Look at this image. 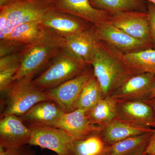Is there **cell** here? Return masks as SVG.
<instances>
[{
	"label": "cell",
	"instance_id": "14",
	"mask_svg": "<svg viewBox=\"0 0 155 155\" xmlns=\"http://www.w3.org/2000/svg\"><path fill=\"white\" fill-rule=\"evenodd\" d=\"M53 10L65 12L95 25L107 21L111 13L93 7L90 0H51Z\"/></svg>",
	"mask_w": 155,
	"mask_h": 155
},
{
	"label": "cell",
	"instance_id": "25",
	"mask_svg": "<svg viewBox=\"0 0 155 155\" xmlns=\"http://www.w3.org/2000/svg\"><path fill=\"white\" fill-rule=\"evenodd\" d=\"M102 98V90L94 75L82 90L78 101L76 109L87 113Z\"/></svg>",
	"mask_w": 155,
	"mask_h": 155
},
{
	"label": "cell",
	"instance_id": "35",
	"mask_svg": "<svg viewBox=\"0 0 155 155\" xmlns=\"http://www.w3.org/2000/svg\"><path fill=\"white\" fill-rule=\"evenodd\" d=\"M155 97V86L153 89V90L152 91L151 93L150 96V98L154 97Z\"/></svg>",
	"mask_w": 155,
	"mask_h": 155
},
{
	"label": "cell",
	"instance_id": "1",
	"mask_svg": "<svg viewBox=\"0 0 155 155\" xmlns=\"http://www.w3.org/2000/svg\"><path fill=\"white\" fill-rule=\"evenodd\" d=\"M66 46L64 37L51 28L46 27L40 37L27 45L21 52V64L13 81L33 80L38 73L49 65L60 50Z\"/></svg>",
	"mask_w": 155,
	"mask_h": 155
},
{
	"label": "cell",
	"instance_id": "7",
	"mask_svg": "<svg viewBox=\"0 0 155 155\" xmlns=\"http://www.w3.org/2000/svg\"><path fill=\"white\" fill-rule=\"evenodd\" d=\"M94 27L99 40L122 54L137 52L153 48L152 44L130 36L109 21L94 25Z\"/></svg>",
	"mask_w": 155,
	"mask_h": 155
},
{
	"label": "cell",
	"instance_id": "22",
	"mask_svg": "<svg viewBox=\"0 0 155 155\" xmlns=\"http://www.w3.org/2000/svg\"><path fill=\"white\" fill-rule=\"evenodd\" d=\"M86 114L91 123L103 127L117 117V102L111 97L104 98Z\"/></svg>",
	"mask_w": 155,
	"mask_h": 155
},
{
	"label": "cell",
	"instance_id": "33",
	"mask_svg": "<svg viewBox=\"0 0 155 155\" xmlns=\"http://www.w3.org/2000/svg\"><path fill=\"white\" fill-rule=\"evenodd\" d=\"M18 155H36L32 151L27 149L24 148L23 147L20 149Z\"/></svg>",
	"mask_w": 155,
	"mask_h": 155
},
{
	"label": "cell",
	"instance_id": "36",
	"mask_svg": "<svg viewBox=\"0 0 155 155\" xmlns=\"http://www.w3.org/2000/svg\"><path fill=\"white\" fill-rule=\"evenodd\" d=\"M147 2H150L152 3L155 5V0H147Z\"/></svg>",
	"mask_w": 155,
	"mask_h": 155
},
{
	"label": "cell",
	"instance_id": "5",
	"mask_svg": "<svg viewBox=\"0 0 155 155\" xmlns=\"http://www.w3.org/2000/svg\"><path fill=\"white\" fill-rule=\"evenodd\" d=\"M32 80L26 79L15 81L7 93L1 118L9 115L22 116L38 103L49 101L45 91L32 84Z\"/></svg>",
	"mask_w": 155,
	"mask_h": 155
},
{
	"label": "cell",
	"instance_id": "37",
	"mask_svg": "<svg viewBox=\"0 0 155 155\" xmlns=\"http://www.w3.org/2000/svg\"><path fill=\"white\" fill-rule=\"evenodd\" d=\"M51 155H60V154H53Z\"/></svg>",
	"mask_w": 155,
	"mask_h": 155
},
{
	"label": "cell",
	"instance_id": "39",
	"mask_svg": "<svg viewBox=\"0 0 155 155\" xmlns=\"http://www.w3.org/2000/svg\"></svg>",
	"mask_w": 155,
	"mask_h": 155
},
{
	"label": "cell",
	"instance_id": "13",
	"mask_svg": "<svg viewBox=\"0 0 155 155\" xmlns=\"http://www.w3.org/2000/svg\"><path fill=\"white\" fill-rule=\"evenodd\" d=\"M65 130L74 140L86 138L100 132L101 127L94 125L84 111L79 109L64 113L51 126Z\"/></svg>",
	"mask_w": 155,
	"mask_h": 155
},
{
	"label": "cell",
	"instance_id": "9",
	"mask_svg": "<svg viewBox=\"0 0 155 155\" xmlns=\"http://www.w3.org/2000/svg\"><path fill=\"white\" fill-rule=\"evenodd\" d=\"M155 86V74L143 73L131 76L110 96L116 102L147 101Z\"/></svg>",
	"mask_w": 155,
	"mask_h": 155
},
{
	"label": "cell",
	"instance_id": "24",
	"mask_svg": "<svg viewBox=\"0 0 155 155\" xmlns=\"http://www.w3.org/2000/svg\"><path fill=\"white\" fill-rule=\"evenodd\" d=\"M107 146L99 132H97L86 138L74 140L71 155H105Z\"/></svg>",
	"mask_w": 155,
	"mask_h": 155
},
{
	"label": "cell",
	"instance_id": "23",
	"mask_svg": "<svg viewBox=\"0 0 155 155\" xmlns=\"http://www.w3.org/2000/svg\"><path fill=\"white\" fill-rule=\"evenodd\" d=\"M45 28L39 21L22 23L14 27L4 39L13 41L27 45L40 37Z\"/></svg>",
	"mask_w": 155,
	"mask_h": 155
},
{
	"label": "cell",
	"instance_id": "30",
	"mask_svg": "<svg viewBox=\"0 0 155 155\" xmlns=\"http://www.w3.org/2000/svg\"><path fill=\"white\" fill-rule=\"evenodd\" d=\"M145 154H155V129L150 139Z\"/></svg>",
	"mask_w": 155,
	"mask_h": 155
},
{
	"label": "cell",
	"instance_id": "12",
	"mask_svg": "<svg viewBox=\"0 0 155 155\" xmlns=\"http://www.w3.org/2000/svg\"><path fill=\"white\" fill-rule=\"evenodd\" d=\"M39 22L45 27L51 28L64 38L91 28L94 25L72 14L50 10Z\"/></svg>",
	"mask_w": 155,
	"mask_h": 155
},
{
	"label": "cell",
	"instance_id": "32",
	"mask_svg": "<svg viewBox=\"0 0 155 155\" xmlns=\"http://www.w3.org/2000/svg\"><path fill=\"white\" fill-rule=\"evenodd\" d=\"M29 0H0V8L11 5L13 3Z\"/></svg>",
	"mask_w": 155,
	"mask_h": 155
},
{
	"label": "cell",
	"instance_id": "3",
	"mask_svg": "<svg viewBox=\"0 0 155 155\" xmlns=\"http://www.w3.org/2000/svg\"><path fill=\"white\" fill-rule=\"evenodd\" d=\"M66 46L56 55L48 67L32 81V84L45 91L81 75L88 69Z\"/></svg>",
	"mask_w": 155,
	"mask_h": 155
},
{
	"label": "cell",
	"instance_id": "21",
	"mask_svg": "<svg viewBox=\"0 0 155 155\" xmlns=\"http://www.w3.org/2000/svg\"><path fill=\"white\" fill-rule=\"evenodd\" d=\"M95 8L107 11L111 14L138 11L147 13V0H90Z\"/></svg>",
	"mask_w": 155,
	"mask_h": 155
},
{
	"label": "cell",
	"instance_id": "27",
	"mask_svg": "<svg viewBox=\"0 0 155 155\" xmlns=\"http://www.w3.org/2000/svg\"><path fill=\"white\" fill-rule=\"evenodd\" d=\"M27 45L9 40H0V58L14 53L20 52Z\"/></svg>",
	"mask_w": 155,
	"mask_h": 155
},
{
	"label": "cell",
	"instance_id": "20",
	"mask_svg": "<svg viewBox=\"0 0 155 155\" xmlns=\"http://www.w3.org/2000/svg\"><path fill=\"white\" fill-rule=\"evenodd\" d=\"M125 64L136 74H155V49H147L140 51L123 54Z\"/></svg>",
	"mask_w": 155,
	"mask_h": 155
},
{
	"label": "cell",
	"instance_id": "29",
	"mask_svg": "<svg viewBox=\"0 0 155 155\" xmlns=\"http://www.w3.org/2000/svg\"><path fill=\"white\" fill-rule=\"evenodd\" d=\"M21 52L0 58V70L14 64L21 63Z\"/></svg>",
	"mask_w": 155,
	"mask_h": 155
},
{
	"label": "cell",
	"instance_id": "2",
	"mask_svg": "<svg viewBox=\"0 0 155 155\" xmlns=\"http://www.w3.org/2000/svg\"><path fill=\"white\" fill-rule=\"evenodd\" d=\"M123 54L100 41L91 65L102 90L104 98L110 97L127 79L137 74L125 64Z\"/></svg>",
	"mask_w": 155,
	"mask_h": 155
},
{
	"label": "cell",
	"instance_id": "26",
	"mask_svg": "<svg viewBox=\"0 0 155 155\" xmlns=\"http://www.w3.org/2000/svg\"><path fill=\"white\" fill-rule=\"evenodd\" d=\"M21 63L6 67L0 70V91L1 94L7 93L14 86L13 77L18 71Z\"/></svg>",
	"mask_w": 155,
	"mask_h": 155
},
{
	"label": "cell",
	"instance_id": "34",
	"mask_svg": "<svg viewBox=\"0 0 155 155\" xmlns=\"http://www.w3.org/2000/svg\"><path fill=\"white\" fill-rule=\"evenodd\" d=\"M146 101L152 107L155 112V97Z\"/></svg>",
	"mask_w": 155,
	"mask_h": 155
},
{
	"label": "cell",
	"instance_id": "19",
	"mask_svg": "<svg viewBox=\"0 0 155 155\" xmlns=\"http://www.w3.org/2000/svg\"><path fill=\"white\" fill-rule=\"evenodd\" d=\"M154 130L107 146L105 155H146L145 152Z\"/></svg>",
	"mask_w": 155,
	"mask_h": 155
},
{
	"label": "cell",
	"instance_id": "38",
	"mask_svg": "<svg viewBox=\"0 0 155 155\" xmlns=\"http://www.w3.org/2000/svg\"><path fill=\"white\" fill-rule=\"evenodd\" d=\"M155 155V154H148V155Z\"/></svg>",
	"mask_w": 155,
	"mask_h": 155
},
{
	"label": "cell",
	"instance_id": "17",
	"mask_svg": "<svg viewBox=\"0 0 155 155\" xmlns=\"http://www.w3.org/2000/svg\"><path fill=\"white\" fill-rule=\"evenodd\" d=\"M150 127L136 125L116 118L101 127L100 135L108 146L130 137L153 131Z\"/></svg>",
	"mask_w": 155,
	"mask_h": 155
},
{
	"label": "cell",
	"instance_id": "11",
	"mask_svg": "<svg viewBox=\"0 0 155 155\" xmlns=\"http://www.w3.org/2000/svg\"><path fill=\"white\" fill-rule=\"evenodd\" d=\"M31 136L29 127L25 126L20 117L9 115L0 121V147L19 149L28 144Z\"/></svg>",
	"mask_w": 155,
	"mask_h": 155
},
{
	"label": "cell",
	"instance_id": "4",
	"mask_svg": "<svg viewBox=\"0 0 155 155\" xmlns=\"http://www.w3.org/2000/svg\"><path fill=\"white\" fill-rule=\"evenodd\" d=\"M51 9V0H29L0 8V40L5 38L17 25L32 21L39 22Z\"/></svg>",
	"mask_w": 155,
	"mask_h": 155
},
{
	"label": "cell",
	"instance_id": "10",
	"mask_svg": "<svg viewBox=\"0 0 155 155\" xmlns=\"http://www.w3.org/2000/svg\"><path fill=\"white\" fill-rule=\"evenodd\" d=\"M108 21L130 36L152 44L147 13L119 12L111 14Z\"/></svg>",
	"mask_w": 155,
	"mask_h": 155
},
{
	"label": "cell",
	"instance_id": "28",
	"mask_svg": "<svg viewBox=\"0 0 155 155\" xmlns=\"http://www.w3.org/2000/svg\"><path fill=\"white\" fill-rule=\"evenodd\" d=\"M147 2V14L149 23L151 38L153 48L155 49V5L152 3Z\"/></svg>",
	"mask_w": 155,
	"mask_h": 155
},
{
	"label": "cell",
	"instance_id": "31",
	"mask_svg": "<svg viewBox=\"0 0 155 155\" xmlns=\"http://www.w3.org/2000/svg\"><path fill=\"white\" fill-rule=\"evenodd\" d=\"M20 148H4L0 147V155H18Z\"/></svg>",
	"mask_w": 155,
	"mask_h": 155
},
{
	"label": "cell",
	"instance_id": "15",
	"mask_svg": "<svg viewBox=\"0 0 155 155\" xmlns=\"http://www.w3.org/2000/svg\"><path fill=\"white\" fill-rule=\"evenodd\" d=\"M64 38L66 46L79 60L88 67L91 65L100 45L94 25L89 29Z\"/></svg>",
	"mask_w": 155,
	"mask_h": 155
},
{
	"label": "cell",
	"instance_id": "8",
	"mask_svg": "<svg viewBox=\"0 0 155 155\" xmlns=\"http://www.w3.org/2000/svg\"><path fill=\"white\" fill-rule=\"evenodd\" d=\"M94 76L93 70L88 68L81 75L45 91L49 100L56 103L64 113L76 110V105L82 90Z\"/></svg>",
	"mask_w": 155,
	"mask_h": 155
},
{
	"label": "cell",
	"instance_id": "18",
	"mask_svg": "<svg viewBox=\"0 0 155 155\" xmlns=\"http://www.w3.org/2000/svg\"><path fill=\"white\" fill-rule=\"evenodd\" d=\"M49 101L38 103L20 118L31 124L51 126L64 113L56 103Z\"/></svg>",
	"mask_w": 155,
	"mask_h": 155
},
{
	"label": "cell",
	"instance_id": "16",
	"mask_svg": "<svg viewBox=\"0 0 155 155\" xmlns=\"http://www.w3.org/2000/svg\"><path fill=\"white\" fill-rule=\"evenodd\" d=\"M116 102V118L136 125L155 127V111L146 101H129Z\"/></svg>",
	"mask_w": 155,
	"mask_h": 155
},
{
	"label": "cell",
	"instance_id": "6",
	"mask_svg": "<svg viewBox=\"0 0 155 155\" xmlns=\"http://www.w3.org/2000/svg\"><path fill=\"white\" fill-rule=\"evenodd\" d=\"M28 144L41 147L56 154L71 155L74 140L65 130L48 125L31 124Z\"/></svg>",
	"mask_w": 155,
	"mask_h": 155
}]
</instances>
